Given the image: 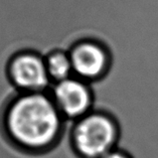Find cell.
Instances as JSON below:
<instances>
[{"instance_id": "1", "label": "cell", "mask_w": 158, "mask_h": 158, "mask_svg": "<svg viewBox=\"0 0 158 158\" xmlns=\"http://www.w3.org/2000/svg\"><path fill=\"white\" fill-rule=\"evenodd\" d=\"M3 119L9 139L30 153L48 151L63 133L64 117L45 92L16 96L6 107Z\"/></svg>"}, {"instance_id": "2", "label": "cell", "mask_w": 158, "mask_h": 158, "mask_svg": "<svg viewBox=\"0 0 158 158\" xmlns=\"http://www.w3.org/2000/svg\"><path fill=\"white\" fill-rule=\"evenodd\" d=\"M119 138L118 122L102 111H91L76 120L71 134L73 150L81 158H102L116 149Z\"/></svg>"}, {"instance_id": "3", "label": "cell", "mask_w": 158, "mask_h": 158, "mask_svg": "<svg viewBox=\"0 0 158 158\" xmlns=\"http://www.w3.org/2000/svg\"><path fill=\"white\" fill-rule=\"evenodd\" d=\"M7 76L21 93L45 92L52 84L44 56L32 51H21L11 57Z\"/></svg>"}, {"instance_id": "4", "label": "cell", "mask_w": 158, "mask_h": 158, "mask_svg": "<svg viewBox=\"0 0 158 158\" xmlns=\"http://www.w3.org/2000/svg\"><path fill=\"white\" fill-rule=\"evenodd\" d=\"M51 96L64 119L71 120L90 113L95 100L90 83L75 76L53 84Z\"/></svg>"}, {"instance_id": "5", "label": "cell", "mask_w": 158, "mask_h": 158, "mask_svg": "<svg viewBox=\"0 0 158 158\" xmlns=\"http://www.w3.org/2000/svg\"><path fill=\"white\" fill-rule=\"evenodd\" d=\"M74 76L86 82L105 77L111 67L112 57L104 44L95 40H81L69 51Z\"/></svg>"}, {"instance_id": "6", "label": "cell", "mask_w": 158, "mask_h": 158, "mask_svg": "<svg viewBox=\"0 0 158 158\" xmlns=\"http://www.w3.org/2000/svg\"><path fill=\"white\" fill-rule=\"evenodd\" d=\"M45 65L52 84L61 82L74 76L73 64L69 52L52 49L44 56Z\"/></svg>"}, {"instance_id": "7", "label": "cell", "mask_w": 158, "mask_h": 158, "mask_svg": "<svg viewBox=\"0 0 158 158\" xmlns=\"http://www.w3.org/2000/svg\"><path fill=\"white\" fill-rule=\"evenodd\" d=\"M102 158H132L127 152L123 151L120 149H114L111 152L106 154L105 156H103Z\"/></svg>"}]
</instances>
